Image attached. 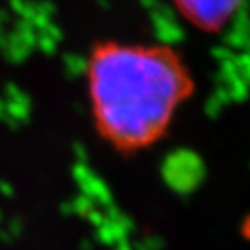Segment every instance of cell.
I'll return each instance as SVG.
<instances>
[{
	"mask_svg": "<svg viewBox=\"0 0 250 250\" xmlns=\"http://www.w3.org/2000/svg\"><path fill=\"white\" fill-rule=\"evenodd\" d=\"M88 89L98 132L119 151L132 153L163 138L192 93V80L167 47L104 42L89 57Z\"/></svg>",
	"mask_w": 250,
	"mask_h": 250,
	"instance_id": "obj_1",
	"label": "cell"
},
{
	"mask_svg": "<svg viewBox=\"0 0 250 250\" xmlns=\"http://www.w3.org/2000/svg\"><path fill=\"white\" fill-rule=\"evenodd\" d=\"M181 13L195 26L214 31L224 26L242 0H174Z\"/></svg>",
	"mask_w": 250,
	"mask_h": 250,
	"instance_id": "obj_2",
	"label": "cell"
}]
</instances>
